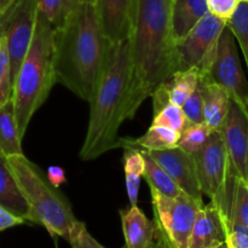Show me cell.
<instances>
[{
	"label": "cell",
	"instance_id": "6da1fadb",
	"mask_svg": "<svg viewBox=\"0 0 248 248\" xmlns=\"http://www.w3.org/2000/svg\"><path fill=\"white\" fill-rule=\"evenodd\" d=\"M173 0H138L135 29L131 36L132 80L127 119L155 90L179 70L177 41L172 28Z\"/></svg>",
	"mask_w": 248,
	"mask_h": 248
},
{
	"label": "cell",
	"instance_id": "7a4b0ae2",
	"mask_svg": "<svg viewBox=\"0 0 248 248\" xmlns=\"http://www.w3.org/2000/svg\"><path fill=\"white\" fill-rule=\"evenodd\" d=\"M57 84L91 101L111 45L101 28L94 0H82L67 21L55 29Z\"/></svg>",
	"mask_w": 248,
	"mask_h": 248
},
{
	"label": "cell",
	"instance_id": "3957f363",
	"mask_svg": "<svg viewBox=\"0 0 248 248\" xmlns=\"http://www.w3.org/2000/svg\"><path fill=\"white\" fill-rule=\"evenodd\" d=\"M132 80L131 39L110 47L106 65L90 103V119L80 159L91 161L120 148L118 133L127 120L128 92Z\"/></svg>",
	"mask_w": 248,
	"mask_h": 248
},
{
	"label": "cell",
	"instance_id": "277c9868",
	"mask_svg": "<svg viewBox=\"0 0 248 248\" xmlns=\"http://www.w3.org/2000/svg\"><path fill=\"white\" fill-rule=\"evenodd\" d=\"M55 28L38 12L29 50L16 75L12 102L21 137L27 132L35 111L45 103L56 81Z\"/></svg>",
	"mask_w": 248,
	"mask_h": 248
},
{
	"label": "cell",
	"instance_id": "5b68a950",
	"mask_svg": "<svg viewBox=\"0 0 248 248\" xmlns=\"http://www.w3.org/2000/svg\"><path fill=\"white\" fill-rule=\"evenodd\" d=\"M6 161L29 206V222L44 227L51 236L68 241L78 222L68 199L24 154L7 156Z\"/></svg>",
	"mask_w": 248,
	"mask_h": 248
},
{
	"label": "cell",
	"instance_id": "8992f818",
	"mask_svg": "<svg viewBox=\"0 0 248 248\" xmlns=\"http://www.w3.org/2000/svg\"><path fill=\"white\" fill-rule=\"evenodd\" d=\"M191 155L201 191L210 199V202L217 206L227 224L232 210V191L239 176L232 170L219 131H215L207 143Z\"/></svg>",
	"mask_w": 248,
	"mask_h": 248
},
{
	"label": "cell",
	"instance_id": "52a82bcc",
	"mask_svg": "<svg viewBox=\"0 0 248 248\" xmlns=\"http://www.w3.org/2000/svg\"><path fill=\"white\" fill-rule=\"evenodd\" d=\"M154 220L177 248H188L189 237L203 201L188 194L166 196L150 188Z\"/></svg>",
	"mask_w": 248,
	"mask_h": 248
},
{
	"label": "cell",
	"instance_id": "ba28073f",
	"mask_svg": "<svg viewBox=\"0 0 248 248\" xmlns=\"http://www.w3.org/2000/svg\"><path fill=\"white\" fill-rule=\"evenodd\" d=\"M228 22L208 12L183 39L177 41L179 70L196 68L199 75L210 72L217 55L218 41Z\"/></svg>",
	"mask_w": 248,
	"mask_h": 248
},
{
	"label": "cell",
	"instance_id": "9c48e42d",
	"mask_svg": "<svg viewBox=\"0 0 248 248\" xmlns=\"http://www.w3.org/2000/svg\"><path fill=\"white\" fill-rule=\"evenodd\" d=\"M236 39L225 27L218 41L217 55L210 72L200 79H208L225 90L232 101L248 111V80L242 69Z\"/></svg>",
	"mask_w": 248,
	"mask_h": 248
},
{
	"label": "cell",
	"instance_id": "30bf717a",
	"mask_svg": "<svg viewBox=\"0 0 248 248\" xmlns=\"http://www.w3.org/2000/svg\"><path fill=\"white\" fill-rule=\"evenodd\" d=\"M38 18V0H19L6 31L12 81L29 50Z\"/></svg>",
	"mask_w": 248,
	"mask_h": 248
},
{
	"label": "cell",
	"instance_id": "8fae6325",
	"mask_svg": "<svg viewBox=\"0 0 248 248\" xmlns=\"http://www.w3.org/2000/svg\"><path fill=\"white\" fill-rule=\"evenodd\" d=\"M235 173L248 177V111L232 101L227 119L219 130Z\"/></svg>",
	"mask_w": 248,
	"mask_h": 248
},
{
	"label": "cell",
	"instance_id": "7c38bea8",
	"mask_svg": "<svg viewBox=\"0 0 248 248\" xmlns=\"http://www.w3.org/2000/svg\"><path fill=\"white\" fill-rule=\"evenodd\" d=\"M104 36L111 46L131 39L138 0H94Z\"/></svg>",
	"mask_w": 248,
	"mask_h": 248
},
{
	"label": "cell",
	"instance_id": "4fadbf2b",
	"mask_svg": "<svg viewBox=\"0 0 248 248\" xmlns=\"http://www.w3.org/2000/svg\"><path fill=\"white\" fill-rule=\"evenodd\" d=\"M148 153L170 174L183 193L194 199L202 200L203 194L199 183L194 157L190 153L179 147Z\"/></svg>",
	"mask_w": 248,
	"mask_h": 248
},
{
	"label": "cell",
	"instance_id": "5bb4252c",
	"mask_svg": "<svg viewBox=\"0 0 248 248\" xmlns=\"http://www.w3.org/2000/svg\"><path fill=\"white\" fill-rule=\"evenodd\" d=\"M227 242V224L216 205L210 202L199 211L189 237L188 248H213Z\"/></svg>",
	"mask_w": 248,
	"mask_h": 248
},
{
	"label": "cell",
	"instance_id": "9a60e30c",
	"mask_svg": "<svg viewBox=\"0 0 248 248\" xmlns=\"http://www.w3.org/2000/svg\"><path fill=\"white\" fill-rule=\"evenodd\" d=\"M199 81H200V75L196 68L178 70L174 73L152 94L154 114L157 113L167 103L183 106L186 99L198 89Z\"/></svg>",
	"mask_w": 248,
	"mask_h": 248
},
{
	"label": "cell",
	"instance_id": "2e32d148",
	"mask_svg": "<svg viewBox=\"0 0 248 248\" xmlns=\"http://www.w3.org/2000/svg\"><path fill=\"white\" fill-rule=\"evenodd\" d=\"M125 247L153 248L156 242V223L150 220L138 206L120 211Z\"/></svg>",
	"mask_w": 248,
	"mask_h": 248
},
{
	"label": "cell",
	"instance_id": "e0dca14e",
	"mask_svg": "<svg viewBox=\"0 0 248 248\" xmlns=\"http://www.w3.org/2000/svg\"><path fill=\"white\" fill-rule=\"evenodd\" d=\"M199 87L203 101L205 123L213 131H219L229 113L232 98L224 89L208 79H200Z\"/></svg>",
	"mask_w": 248,
	"mask_h": 248
},
{
	"label": "cell",
	"instance_id": "ac0fdd59",
	"mask_svg": "<svg viewBox=\"0 0 248 248\" xmlns=\"http://www.w3.org/2000/svg\"><path fill=\"white\" fill-rule=\"evenodd\" d=\"M208 12L206 0H173L172 28L176 41L183 39Z\"/></svg>",
	"mask_w": 248,
	"mask_h": 248
},
{
	"label": "cell",
	"instance_id": "d6986e66",
	"mask_svg": "<svg viewBox=\"0 0 248 248\" xmlns=\"http://www.w3.org/2000/svg\"><path fill=\"white\" fill-rule=\"evenodd\" d=\"M0 203L29 222V206L2 154H0Z\"/></svg>",
	"mask_w": 248,
	"mask_h": 248
},
{
	"label": "cell",
	"instance_id": "ffe728a7",
	"mask_svg": "<svg viewBox=\"0 0 248 248\" xmlns=\"http://www.w3.org/2000/svg\"><path fill=\"white\" fill-rule=\"evenodd\" d=\"M12 98L0 106V153L4 156L23 154Z\"/></svg>",
	"mask_w": 248,
	"mask_h": 248
},
{
	"label": "cell",
	"instance_id": "44dd1931",
	"mask_svg": "<svg viewBox=\"0 0 248 248\" xmlns=\"http://www.w3.org/2000/svg\"><path fill=\"white\" fill-rule=\"evenodd\" d=\"M181 133L172 128L164 126L152 125L149 130L136 140H124L120 138V148L135 147L138 149L153 152V150H165L178 147Z\"/></svg>",
	"mask_w": 248,
	"mask_h": 248
},
{
	"label": "cell",
	"instance_id": "7402d4cb",
	"mask_svg": "<svg viewBox=\"0 0 248 248\" xmlns=\"http://www.w3.org/2000/svg\"><path fill=\"white\" fill-rule=\"evenodd\" d=\"M145 162L142 150L135 147H125L124 153V171L128 201L131 206L137 205L140 178L144 174Z\"/></svg>",
	"mask_w": 248,
	"mask_h": 248
},
{
	"label": "cell",
	"instance_id": "603a6c76",
	"mask_svg": "<svg viewBox=\"0 0 248 248\" xmlns=\"http://www.w3.org/2000/svg\"><path fill=\"white\" fill-rule=\"evenodd\" d=\"M142 153L145 162V170L143 176H144L149 188L155 189L159 193L166 196H172V198L181 195L183 191L177 186L176 182L170 177V174L150 156L147 150H142Z\"/></svg>",
	"mask_w": 248,
	"mask_h": 248
},
{
	"label": "cell",
	"instance_id": "cb8c5ba5",
	"mask_svg": "<svg viewBox=\"0 0 248 248\" xmlns=\"http://www.w3.org/2000/svg\"><path fill=\"white\" fill-rule=\"evenodd\" d=\"M82 0H38V12L53 28H60Z\"/></svg>",
	"mask_w": 248,
	"mask_h": 248
},
{
	"label": "cell",
	"instance_id": "d4e9b609",
	"mask_svg": "<svg viewBox=\"0 0 248 248\" xmlns=\"http://www.w3.org/2000/svg\"><path fill=\"white\" fill-rule=\"evenodd\" d=\"M215 132L206 123L203 124H194L188 125L181 132L178 140V147L184 149L186 152L196 153L200 150L203 145L210 140L211 135Z\"/></svg>",
	"mask_w": 248,
	"mask_h": 248
},
{
	"label": "cell",
	"instance_id": "484cf974",
	"mask_svg": "<svg viewBox=\"0 0 248 248\" xmlns=\"http://www.w3.org/2000/svg\"><path fill=\"white\" fill-rule=\"evenodd\" d=\"M228 27L241 47L248 69V0L240 1L235 14L228 21Z\"/></svg>",
	"mask_w": 248,
	"mask_h": 248
},
{
	"label": "cell",
	"instance_id": "4316f807",
	"mask_svg": "<svg viewBox=\"0 0 248 248\" xmlns=\"http://www.w3.org/2000/svg\"><path fill=\"white\" fill-rule=\"evenodd\" d=\"M152 125L164 126L181 133L188 126L183 108L178 104L167 103L157 113L154 114Z\"/></svg>",
	"mask_w": 248,
	"mask_h": 248
},
{
	"label": "cell",
	"instance_id": "83f0119b",
	"mask_svg": "<svg viewBox=\"0 0 248 248\" xmlns=\"http://www.w3.org/2000/svg\"><path fill=\"white\" fill-rule=\"evenodd\" d=\"M230 220H236L248 227V184L241 177H237L235 182L232 210L228 222Z\"/></svg>",
	"mask_w": 248,
	"mask_h": 248
},
{
	"label": "cell",
	"instance_id": "f1b7e54d",
	"mask_svg": "<svg viewBox=\"0 0 248 248\" xmlns=\"http://www.w3.org/2000/svg\"><path fill=\"white\" fill-rule=\"evenodd\" d=\"M12 90H14V81H12L11 62H10L6 34H5L0 41V106L12 98Z\"/></svg>",
	"mask_w": 248,
	"mask_h": 248
},
{
	"label": "cell",
	"instance_id": "f546056e",
	"mask_svg": "<svg viewBox=\"0 0 248 248\" xmlns=\"http://www.w3.org/2000/svg\"><path fill=\"white\" fill-rule=\"evenodd\" d=\"M184 114H186V123L188 125L194 124H203L205 123V113H203V101L201 96L200 87L195 90L193 94L186 101V103L182 106Z\"/></svg>",
	"mask_w": 248,
	"mask_h": 248
},
{
	"label": "cell",
	"instance_id": "4dcf8cb0",
	"mask_svg": "<svg viewBox=\"0 0 248 248\" xmlns=\"http://www.w3.org/2000/svg\"><path fill=\"white\" fill-rule=\"evenodd\" d=\"M68 242L72 248H106L102 246L96 239H93V236L87 230L85 223L80 222V220L75 223Z\"/></svg>",
	"mask_w": 248,
	"mask_h": 248
},
{
	"label": "cell",
	"instance_id": "1f68e13d",
	"mask_svg": "<svg viewBox=\"0 0 248 248\" xmlns=\"http://www.w3.org/2000/svg\"><path fill=\"white\" fill-rule=\"evenodd\" d=\"M227 244L229 248H248V227L236 220L228 222Z\"/></svg>",
	"mask_w": 248,
	"mask_h": 248
},
{
	"label": "cell",
	"instance_id": "d6a6232c",
	"mask_svg": "<svg viewBox=\"0 0 248 248\" xmlns=\"http://www.w3.org/2000/svg\"><path fill=\"white\" fill-rule=\"evenodd\" d=\"M207 1L208 11L215 16L229 21L232 15L236 11L240 4V0H206Z\"/></svg>",
	"mask_w": 248,
	"mask_h": 248
},
{
	"label": "cell",
	"instance_id": "836d02e7",
	"mask_svg": "<svg viewBox=\"0 0 248 248\" xmlns=\"http://www.w3.org/2000/svg\"><path fill=\"white\" fill-rule=\"evenodd\" d=\"M27 220L7 210L5 206L0 203V232L10 229V228L17 227V225L24 224Z\"/></svg>",
	"mask_w": 248,
	"mask_h": 248
},
{
	"label": "cell",
	"instance_id": "e575fe53",
	"mask_svg": "<svg viewBox=\"0 0 248 248\" xmlns=\"http://www.w3.org/2000/svg\"><path fill=\"white\" fill-rule=\"evenodd\" d=\"M46 174H47L48 181H50L53 186H57V188H60L62 184H64L65 182H67V177H65L64 170L61 169V167L58 166L48 167Z\"/></svg>",
	"mask_w": 248,
	"mask_h": 248
},
{
	"label": "cell",
	"instance_id": "d590c367",
	"mask_svg": "<svg viewBox=\"0 0 248 248\" xmlns=\"http://www.w3.org/2000/svg\"><path fill=\"white\" fill-rule=\"evenodd\" d=\"M18 1L19 0H16V1H15V4L12 5V6L10 7V9L7 10V11L5 12L1 17H0V41H1V39L4 38V35L6 34L7 26H9V22H10V19H11L12 14H14V11H15V9H16Z\"/></svg>",
	"mask_w": 248,
	"mask_h": 248
},
{
	"label": "cell",
	"instance_id": "8d00e7d4",
	"mask_svg": "<svg viewBox=\"0 0 248 248\" xmlns=\"http://www.w3.org/2000/svg\"><path fill=\"white\" fill-rule=\"evenodd\" d=\"M156 245L157 248H177L170 241L169 237L165 235V232L156 225Z\"/></svg>",
	"mask_w": 248,
	"mask_h": 248
},
{
	"label": "cell",
	"instance_id": "74e56055",
	"mask_svg": "<svg viewBox=\"0 0 248 248\" xmlns=\"http://www.w3.org/2000/svg\"><path fill=\"white\" fill-rule=\"evenodd\" d=\"M16 0H0V17L15 4Z\"/></svg>",
	"mask_w": 248,
	"mask_h": 248
},
{
	"label": "cell",
	"instance_id": "f35d334b",
	"mask_svg": "<svg viewBox=\"0 0 248 248\" xmlns=\"http://www.w3.org/2000/svg\"><path fill=\"white\" fill-rule=\"evenodd\" d=\"M213 248H229V246H228L227 242H223V244L218 245V246H216V247H213Z\"/></svg>",
	"mask_w": 248,
	"mask_h": 248
},
{
	"label": "cell",
	"instance_id": "ab89813d",
	"mask_svg": "<svg viewBox=\"0 0 248 248\" xmlns=\"http://www.w3.org/2000/svg\"><path fill=\"white\" fill-rule=\"evenodd\" d=\"M153 248H157V245H156V242H155V246L153 247Z\"/></svg>",
	"mask_w": 248,
	"mask_h": 248
},
{
	"label": "cell",
	"instance_id": "60d3db41",
	"mask_svg": "<svg viewBox=\"0 0 248 248\" xmlns=\"http://www.w3.org/2000/svg\"><path fill=\"white\" fill-rule=\"evenodd\" d=\"M246 182H247V184H248V177H247V179H246Z\"/></svg>",
	"mask_w": 248,
	"mask_h": 248
},
{
	"label": "cell",
	"instance_id": "b9f144b4",
	"mask_svg": "<svg viewBox=\"0 0 248 248\" xmlns=\"http://www.w3.org/2000/svg\"><path fill=\"white\" fill-rule=\"evenodd\" d=\"M240 1H245V0H240Z\"/></svg>",
	"mask_w": 248,
	"mask_h": 248
},
{
	"label": "cell",
	"instance_id": "7bdbcfd3",
	"mask_svg": "<svg viewBox=\"0 0 248 248\" xmlns=\"http://www.w3.org/2000/svg\"><path fill=\"white\" fill-rule=\"evenodd\" d=\"M0 154H1V153H0Z\"/></svg>",
	"mask_w": 248,
	"mask_h": 248
}]
</instances>
